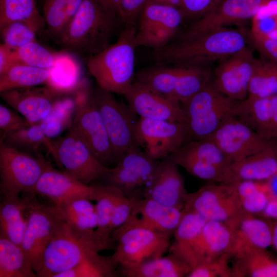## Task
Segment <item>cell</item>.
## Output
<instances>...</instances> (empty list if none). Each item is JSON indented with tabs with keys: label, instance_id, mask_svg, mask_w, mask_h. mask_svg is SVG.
<instances>
[{
	"label": "cell",
	"instance_id": "cell-17",
	"mask_svg": "<svg viewBox=\"0 0 277 277\" xmlns=\"http://www.w3.org/2000/svg\"><path fill=\"white\" fill-rule=\"evenodd\" d=\"M271 0H222L183 32L177 43L188 41L227 25L252 18Z\"/></svg>",
	"mask_w": 277,
	"mask_h": 277
},
{
	"label": "cell",
	"instance_id": "cell-40",
	"mask_svg": "<svg viewBox=\"0 0 277 277\" xmlns=\"http://www.w3.org/2000/svg\"><path fill=\"white\" fill-rule=\"evenodd\" d=\"M182 67L172 95L181 104L198 93L212 79L209 69L205 66Z\"/></svg>",
	"mask_w": 277,
	"mask_h": 277
},
{
	"label": "cell",
	"instance_id": "cell-8",
	"mask_svg": "<svg viewBox=\"0 0 277 277\" xmlns=\"http://www.w3.org/2000/svg\"><path fill=\"white\" fill-rule=\"evenodd\" d=\"M24 194L27 198V219L22 247L36 272L42 266L45 250L60 217L53 205L39 201L32 192Z\"/></svg>",
	"mask_w": 277,
	"mask_h": 277
},
{
	"label": "cell",
	"instance_id": "cell-42",
	"mask_svg": "<svg viewBox=\"0 0 277 277\" xmlns=\"http://www.w3.org/2000/svg\"><path fill=\"white\" fill-rule=\"evenodd\" d=\"M99 190L95 209L98 218L97 234L103 239L113 240L110 238V226L113 212L116 187L102 183H95Z\"/></svg>",
	"mask_w": 277,
	"mask_h": 277
},
{
	"label": "cell",
	"instance_id": "cell-19",
	"mask_svg": "<svg viewBox=\"0 0 277 277\" xmlns=\"http://www.w3.org/2000/svg\"><path fill=\"white\" fill-rule=\"evenodd\" d=\"M232 235L231 256L239 259L272 245V223L244 210L225 222Z\"/></svg>",
	"mask_w": 277,
	"mask_h": 277
},
{
	"label": "cell",
	"instance_id": "cell-22",
	"mask_svg": "<svg viewBox=\"0 0 277 277\" xmlns=\"http://www.w3.org/2000/svg\"><path fill=\"white\" fill-rule=\"evenodd\" d=\"M32 192L55 207L78 199L96 201L99 197V190L95 183L85 185L52 166L44 171Z\"/></svg>",
	"mask_w": 277,
	"mask_h": 277
},
{
	"label": "cell",
	"instance_id": "cell-3",
	"mask_svg": "<svg viewBox=\"0 0 277 277\" xmlns=\"http://www.w3.org/2000/svg\"><path fill=\"white\" fill-rule=\"evenodd\" d=\"M120 21L122 22L97 0H84L77 13L57 38L67 50L91 56L110 45Z\"/></svg>",
	"mask_w": 277,
	"mask_h": 277
},
{
	"label": "cell",
	"instance_id": "cell-4",
	"mask_svg": "<svg viewBox=\"0 0 277 277\" xmlns=\"http://www.w3.org/2000/svg\"><path fill=\"white\" fill-rule=\"evenodd\" d=\"M136 31L135 23L125 24L113 44L88 57V69L101 89L124 95L131 87L135 76Z\"/></svg>",
	"mask_w": 277,
	"mask_h": 277
},
{
	"label": "cell",
	"instance_id": "cell-60",
	"mask_svg": "<svg viewBox=\"0 0 277 277\" xmlns=\"http://www.w3.org/2000/svg\"><path fill=\"white\" fill-rule=\"evenodd\" d=\"M153 2L161 4L176 7L179 9L181 7V0H151Z\"/></svg>",
	"mask_w": 277,
	"mask_h": 277
},
{
	"label": "cell",
	"instance_id": "cell-57",
	"mask_svg": "<svg viewBox=\"0 0 277 277\" xmlns=\"http://www.w3.org/2000/svg\"><path fill=\"white\" fill-rule=\"evenodd\" d=\"M46 134L50 138L54 137L61 133L63 125L58 121H52L48 122H41Z\"/></svg>",
	"mask_w": 277,
	"mask_h": 277
},
{
	"label": "cell",
	"instance_id": "cell-18",
	"mask_svg": "<svg viewBox=\"0 0 277 277\" xmlns=\"http://www.w3.org/2000/svg\"><path fill=\"white\" fill-rule=\"evenodd\" d=\"M257 61L253 50L247 46L223 59L214 70V85L231 99L244 100L247 96L249 84Z\"/></svg>",
	"mask_w": 277,
	"mask_h": 277
},
{
	"label": "cell",
	"instance_id": "cell-51",
	"mask_svg": "<svg viewBox=\"0 0 277 277\" xmlns=\"http://www.w3.org/2000/svg\"><path fill=\"white\" fill-rule=\"evenodd\" d=\"M220 2L221 0H181L180 10L184 17H202Z\"/></svg>",
	"mask_w": 277,
	"mask_h": 277
},
{
	"label": "cell",
	"instance_id": "cell-11",
	"mask_svg": "<svg viewBox=\"0 0 277 277\" xmlns=\"http://www.w3.org/2000/svg\"><path fill=\"white\" fill-rule=\"evenodd\" d=\"M110 238L117 243L112 254L119 265H131L163 256L169 249V238L142 227L114 230Z\"/></svg>",
	"mask_w": 277,
	"mask_h": 277
},
{
	"label": "cell",
	"instance_id": "cell-55",
	"mask_svg": "<svg viewBox=\"0 0 277 277\" xmlns=\"http://www.w3.org/2000/svg\"><path fill=\"white\" fill-rule=\"evenodd\" d=\"M108 12L116 15L124 23V15L122 7V0H97Z\"/></svg>",
	"mask_w": 277,
	"mask_h": 277
},
{
	"label": "cell",
	"instance_id": "cell-29",
	"mask_svg": "<svg viewBox=\"0 0 277 277\" xmlns=\"http://www.w3.org/2000/svg\"><path fill=\"white\" fill-rule=\"evenodd\" d=\"M272 102L271 96L265 98L247 97L238 101L234 115L265 140L271 136Z\"/></svg>",
	"mask_w": 277,
	"mask_h": 277
},
{
	"label": "cell",
	"instance_id": "cell-56",
	"mask_svg": "<svg viewBox=\"0 0 277 277\" xmlns=\"http://www.w3.org/2000/svg\"><path fill=\"white\" fill-rule=\"evenodd\" d=\"M83 1L84 0H66L65 26L77 13Z\"/></svg>",
	"mask_w": 277,
	"mask_h": 277
},
{
	"label": "cell",
	"instance_id": "cell-27",
	"mask_svg": "<svg viewBox=\"0 0 277 277\" xmlns=\"http://www.w3.org/2000/svg\"><path fill=\"white\" fill-rule=\"evenodd\" d=\"M231 245V233L227 224L224 222L207 221L193 247L192 268L223 254L230 255Z\"/></svg>",
	"mask_w": 277,
	"mask_h": 277
},
{
	"label": "cell",
	"instance_id": "cell-26",
	"mask_svg": "<svg viewBox=\"0 0 277 277\" xmlns=\"http://www.w3.org/2000/svg\"><path fill=\"white\" fill-rule=\"evenodd\" d=\"M179 166L170 156L162 159L152 178L145 186L143 197L184 209L188 193Z\"/></svg>",
	"mask_w": 277,
	"mask_h": 277
},
{
	"label": "cell",
	"instance_id": "cell-9",
	"mask_svg": "<svg viewBox=\"0 0 277 277\" xmlns=\"http://www.w3.org/2000/svg\"><path fill=\"white\" fill-rule=\"evenodd\" d=\"M92 95L103 119L117 163L135 143L138 119L130 107L116 100L112 93L99 87Z\"/></svg>",
	"mask_w": 277,
	"mask_h": 277
},
{
	"label": "cell",
	"instance_id": "cell-12",
	"mask_svg": "<svg viewBox=\"0 0 277 277\" xmlns=\"http://www.w3.org/2000/svg\"><path fill=\"white\" fill-rule=\"evenodd\" d=\"M58 160L57 165L64 172L89 185L99 180L109 168L103 165L88 146L70 128L64 136L53 141Z\"/></svg>",
	"mask_w": 277,
	"mask_h": 277
},
{
	"label": "cell",
	"instance_id": "cell-15",
	"mask_svg": "<svg viewBox=\"0 0 277 277\" xmlns=\"http://www.w3.org/2000/svg\"><path fill=\"white\" fill-rule=\"evenodd\" d=\"M184 209L207 221L224 223L244 210L233 185L222 183L206 185L188 193Z\"/></svg>",
	"mask_w": 277,
	"mask_h": 277
},
{
	"label": "cell",
	"instance_id": "cell-37",
	"mask_svg": "<svg viewBox=\"0 0 277 277\" xmlns=\"http://www.w3.org/2000/svg\"><path fill=\"white\" fill-rule=\"evenodd\" d=\"M182 67L159 65L141 70L135 74L134 82L163 95L172 97Z\"/></svg>",
	"mask_w": 277,
	"mask_h": 277
},
{
	"label": "cell",
	"instance_id": "cell-39",
	"mask_svg": "<svg viewBox=\"0 0 277 277\" xmlns=\"http://www.w3.org/2000/svg\"><path fill=\"white\" fill-rule=\"evenodd\" d=\"M277 94V63L263 57L258 59L250 79L248 97L265 98Z\"/></svg>",
	"mask_w": 277,
	"mask_h": 277
},
{
	"label": "cell",
	"instance_id": "cell-10",
	"mask_svg": "<svg viewBox=\"0 0 277 277\" xmlns=\"http://www.w3.org/2000/svg\"><path fill=\"white\" fill-rule=\"evenodd\" d=\"M159 162L137 146L129 149L116 165L99 180L118 188L129 199L143 198L144 189L154 175Z\"/></svg>",
	"mask_w": 277,
	"mask_h": 277
},
{
	"label": "cell",
	"instance_id": "cell-30",
	"mask_svg": "<svg viewBox=\"0 0 277 277\" xmlns=\"http://www.w3.org/2000/svg\"><path fill=\"white\" fill-rule=\"evenodd\" d=\"M0 204V234L22 246L27 224L26 196L2 195Z\"/></svg>",
	"mask_w": 277,
	"mask_h": 277
},
{
	"label": "cell",
	"instance_id": "cell-43",
	"mask_svg": "<svg viewBox=\"0 0 277 277\" xmlns=\"http://www.w3.org/2000/svg\"><path fill=\"white\" fill-rule=\"evenodd\" d=\"M15 51L22 64L48 70L53 68L59 57L36 41L16 49Z\"/></svg>",
	"mask_w": 277,
	"mask_h": 277
},
{
	"label": "cell",
	"instance_id": "cell-61",
	"mask_svg": "<svg viewBox=\"0 0 277 277\" xmlns=\"http://www.w3.org/2000/svg\"><path fill=\"white\" fill-rule=\"evenodd\" d=\"M277 252V220L272 223V245Z\"/></svg>",
	"mask_w": 277,
	"mask_h": 277
},
{
	"label": "cell",
	"instance_id": "cell-6",
	"mask_svg": "<svg viewBox=\"0 0 277 277\" xmlns=\"http://www.w3.org/2000/svg\"><path fill=\"white\" fill-rule=\"evenodd\" d=\"M51 165L39 153L35 156L5 143L0 138V188L2 195L32 192Z\"/></svg>",
	"mask_w": 277,
	"mask_h": 277
},
{
	"label": "cell",
	"instance_id": "cell-20",
	"mask_svg": "<svg viewBox=\"0 0 277 277\" xmlns=\"http://www.w3.org/2000/svg\"><path fill=\"white\" fill-rule=\"evenodd\" d=\"M130 216L116 229L142 227L155 231L169 238L174 234L184 213V209L167 206L146 198L130 199Z\"/></svg>",
	"mask_w": 277,
	"mask_h": 277
},
{
	"label": "cell",
	"instance_id": "cell-47",
	"mask_svg": "<svg viewBox=\"0 0 277 277\" xmlns=\"http://www.w3.org/2000/svg\"><path fill=\"white\" fill-rule=\"evenodd\" d=\"M253 47L261 54L262 57L277 63V38L250 30L246 34Z\"/></svg>",
	"mask_w": 277,
	"mask_h": 277
},
{
	"label": "cell",
	"instance_id": "cell-62",
	"mask_svg": "<svg viewBox=\"0 0 277 277\" xmlns=\"http://www.w3.org/2000/svg\"><path fill=\"white\" fill-rule=\"evenodd\" d=\"M221 1H222V0H221Z\"/></svg>",
	"mask_w": 277,
	"mask_h": 277
},
{
	"label": "cell",
	"instance_id": "cell-25",
	"mask_svg": "<svg viewBox=\"0 0 277 277\" xmlns=\"http://www.w3.org/2000/svg\"><path fill=\"white\" fill-rule=\"evenodd\" d=\"M124 96L129 106L140 117L185 123L181 104L172 97L135 82Z\"/></svg>",
	"mask_w": 277,
	"mask_h": 277
},
{
	"label": "cell",
	"instance_id": "cell-45",
	"mask_svg": "<svg viewBox=\"0 0 277 277\" xmlns=\"http://www.w3.org/2000/svg\"><path fill=\"white\" fill-rule=\"evenodd\" d=\"M66 0H45L44 18L48 31L57 37L65 26Z\"/></svg>",
	"mask_w": 277,
	"mask_h": 277
},
{
	"label": "cell",
	"instance_id": "cell-28",
	"mask_svg": "<svg viewBox=\"0 0 277 277\" xmlns=\"http://www.w3.org/2000/svg\"><path fill=\"white\" fill-rule=\"evenodd\" d=\"M118 273L125 277H184L192 269L190 265L170 253L131 265H119Z\"/></svg>",
	"mask_w": 277,
	"mask_h": 277
},
{
	"label": "cell",
	"instance_id": "cell-44",
	"mask_svg": "<svg viewBox=\"0 0 277 277\" xmlns=\"http://www.w3.org/2000/svg\"><path fill=\"white\" fill-rule=\"evenodd\" d=\"M0 30L3 44L13 49L36 41V32L24 22H12Z\"/></svg>",
	"mask_w": 277,
	"mask_h": 277
},
{
	"label": "cell",
	"instance_id": "cell-14",
	"mask_svg": "<svg viewBox=\"0 0 277 277\" xmlns=\"http://www.w3.org/2000/svg\"><path fill=\"white\" fill-rule=\"evenodd\" d=\"M189 141L185 123L140 117L135 130V143L155 160L169 156Z\"/></svg>",
	"mask_w": 277,
	"mask_h": 277
},
{
	"label": "cell",
	"instance_id": "cell-54",
	"mask_svg": "<svg viewBox=\"0 0 277 277\" xmlns=\"http://www.w3.org/2000/svg\"><path fill=\"white\" fill-rule=\"evenodd\" d=\"M18 64L22 63L18 59L15 50L1 43L0 45V73L11 66Z\"/></svg>",
	"mask_w": 277,
	"mask_h": 277
},
{
	"label": "cell",
	"instance_id": "cell-35",
	"mask_svg": "<svg viewBox=\"0 0 277 277\" xmlns=\"http://www.w3.org/2000/svg\"><path fill=\"white\" fill-rule=\"evenodd\" d=\"M50 78V70L24 64H16L0 73V92L37 87L47 84Z\"/></svg>",
	"mask_w": 277,
	"mask_h": 277
},
{
	"label": "cell",
	"instance_id": "cell-59",
	"mask_svg": "<svg viewBox=\"0 0 277 277\" xmlns=\"http://www.w3.org/2000/svg\"><path fill=\"white\" fill-rule=\"evenodd\" d=\"M269 196L277 200V174L266 181Z\"/></svg>",
	"mask_w": 277,
	"mask_h": 277
},
{
	"label": "cell",
	"instance_id": "cell-49",
	"mask_svg": "<svg viewBox=\"0 0 277 277\" xmlns=\"http://www.w3.org/2000/svg\"><path fill=\"white\" fill-rule=\"evenodd\" d=\"M30 124L16 111L0 105V129L2 134H7L28 126Z\"/></svg>",
	"mask_w": 277,
	"mask_h": 277
},
{
	"label": "cell",
	"instance_id": "cell-24",
	"mask_svg": "<svg viewBox=\"0 0 277 277\" xmlns=\"http://www.w3.org/2000/svg\"><path fill=\"white\" fill-rule=\"evenodd\" d=\"M209 137L231 162L260 151L269 140L262 138L235 116L224 122Z\"/></svg>",
	"mask_w": 277,
	"mask_h": 277
},
{
	"label": "cell",
	"instance_id": "cell-1",
	"mask_svg": "<svg viewBox=\"0 0 277 277\" xmlns=\"http://www.w3.org/2000/svg\"><path fill=\"white\" fill-rule=\"evenodd\" d=\"M247 42L243 31L223 27L188 41L168 44L155 49L152 55L160 65L205 66L239 52Z\"/></svg>",
	"mask_w": 277,
	"mask_h": 277
},
{
	"label": "cell",
	"instance_id": "cell-52",
	"mask_svg": "<svg viewBox=\"0 0 277 277\" xmlns=\"http://www.w3.org/2000/svg\"><path fill=\"white\" fill-rule=\"evenodd\" d=\"M70 225L83 230H92L96 228L98 218L96 210L74 215L63 219Z\"/></svg>",
	"mask_w": 277,
	"mask_h": 277
},
{
	"label": "cell",
	"instance_id": "cell-7",
	"mask_svg": "<svg viewBox=\"0 0 277 277\" xmlns=\"http://www.w3.org/2000/svg\"><path fill=\"white\" fill-rule=\"evenodd\" d=\"M75 114L69 128L84 141L105 166L117 163L102 116L92 95L85 89L76 97Z\"/></svg>",
	"mask_w": 277,
	"mask_h": 277
},
{
	"label": "cell",
	"instance_id": "cell-23",
	"mask_svg": "<svg viewBox=\"0 0 277 277\" xmlns=\"http://www.w3.org/2000/svg\"><path fill=\"white\" fill-rule=\"evenodd\" d=\"M277 174V138L269 140L260 151L225 167L216 182H265Z\"/></svg>",
	"mask_w": 277,
	"mask_h": 277
},
{
	"label": "cell",
	"instance_id": "cell-32",
	"mask_svg": "<svg viewBox=\"0 0 277 277\" xmlns=\"http://www.w3.org/2000/svg\"><path fill=\"white\" fill-rule=\"evenodd\" d=\"M1 137L5 144L18 149H26L39 153L41 146L46 147L58 164L56 149L53 141L45 133L42 122L30 124L16 131L2 134Z\"/></svg>",
	"mask_w": 277,
	"mask_h": 277
},
{
	"label": "cell",
	"instance_id": "cell-21",
	"mask_svg": "<svg viewBox=\"0 0 277 277\" xmlns=\"http://www.w3.org/2000/svg\"><path fill=\"white\" fill-rule=\"evenodd\" d=\"M63 92L51 85L9 90L0 92L1 98L30 124L41 122L48 117Z\"/></svg>",
	"mask_w": 277,
	"mask_h": 277
},
{
	"label": "cell",
	"instance_id": "cell-31",
	"mask_svg": "<svg viewBox=\"0 0 277 277\" xmlns=\"http://www.w3.org/2000/svg\"><path fill=\"white\" fill-rule=\"evenodd\" d=\"M206 221L200 214L184 209L182 218L174 233V241L170 245L169 253L191 266L193 246Z\"/></svg>",
	"mask_w": 277,
	"mask_h": 277
},
{
	"label": "cell",
	"instance_id": "cell-16",
	"mask_svg": "<svg viewBox=\"0 0 277 277\" xmlns=\"http://www.w3.org/2000/svg\"><path fill=\"white\" fill-rule=\"evenodd\" d=\"M169 156L191 175L214 181L231 163L209 137L186 142Z\"/></svg>",
	"mask_w": 277,
	"mask_h": 277
},
{
	"label": "cell",
	"instance_id": "cell-38",
	"mask_svg": "<svg viewBox=\"0 0 277 277\" xmlns=\"http://www.w3.org/2000/svg\"><path fill=\"white\" fill-rule=\"evenodd\" d=\"M94 251L85 256L74 267L55 277H115L118 276V264L112 255L104 256Z\"/></svg>",
	"mask_w": 277,
	"mask_h": 277
},
{
	"label": "cell",
	"instance_id": "cell-46",
	"mask_svg": "<svg viewBox=\"0 0 277 277\" xmlns=\"http://www.w3.org/2000/svg\"><path fill=\"white\" fill-rule=\"evenodd\" d=\"M231 256L223 254L213 260L200 263L193 268L187 277H231L232 268L228 264Z\"/></svg>",
	"mask_w": 277,
	"mask_h": 277
},
{
	"label": "cell",
	"instance_id": "cell-34",
	"mask_svg": "<svg viewBox=\"0 0 277 277\" xmlns=\"http://www.w3.org/2000/svg\"><path fill=\"white\" fill-rule=\"evenodd\" d=\"M14 22H24L36 32L45 27L35 0H0V29Z\"/></svg>",
	"mask_w": 277,
	"mask_h": 277
},
{
	"label": "cell",
	"instance_id": "cell-53",
	"mask_svg": "<svg viewBox=\"0 0 277 277\" xmlns=\"http://www.w3.org/2000/svg\"><path fill=\"white\" fill-rule=\"evenodd\" d=\"M149 0H122V7L124 15V23H135L138 15Z\"/></svg>",
	"mask_w": 277,
	"mask_h": 277
},
{
	"label": "cell",
	"instance_id": "cell-58",
	"mask_svg": "<svg viewBox=\"0 0 277 277\" xmlns=\"http://www.w3.org/2000/svg\"><path fill=\"white\" fill-rule=\"evenodd\" d=\"M272 114L271 136L272 138H277V94L271 96Z\"/></svg>",
	"mask_w": 277,
	"mask_h": 277
},
{
	"label": "cell",
	"instance_id": "cell-13",
	"mask_svg": "<svg viewBox=\"0 0 277 277\" xmlns=\"http://www.w3.org/2000/svg\"><path fill=\"white\" fill-rule=\"evenodd\" d=\"M184 17L176 7L149 0L143 8L135 34L137 47L155 49L168 44Z\"/></svg>",
	"mask_w": 277,
	"mask_h": 277
},
{
	"label": "cell",
	"instance_id": "cell-48",
	"mask_svg": "<svg viewBox=\"0 0 277 277\" xmlns=\"http://www.w3.org/2000/svg\"><path fill=\"white\" fill-rule=\"evenodd\" d=\"M131 204L130 199L116 187L115 202L110 230L111 233L124 224L130 215Z\"/></svg>",
	"mask_w": 277,
	"mask_h": 277
},
{
	"label": "cell",
	"instance_id": "cell-36",
	"mask_svg": "<svg viewBox=\"0 0 277 277\" xmlns=\"http://www.w3.org/2000/svg\"><path fill=\"white\" fill-rule=\"evenodd\" d=\"M236 260L232 268V276L277 277V257L266 249L255 250Z\"/></svg>",
	"mask_w": 277,
	"mask_h": 277
},
{
	"label": "cell",
	"instance_id": "cell-41",
	"mask_svg": "<svg viewBox=\"0 0 277 277\" xmlns=\"http://www.w3.org/2000/svg\"><path fill=\"white\" fill-rule=\"evenodd\" d=\"M232 184L244 211L254 214L266 208L269 195L266 181H242Z\"/></svg>",
	"mask_w": 277,
	"mask_h": 277
},
{
	"label": "cell",
	"instance_id": "cell-50",
	"mask_svg": "<svg viewBox=\"0 0 277 277\" xmlns=\"http://www.w3.org/2000/svg\"><path fill=\"white\" fill-rule=\"evenodd\" d=\"M55 208L58 216L62 220L96 210L95 205L92 204L91 201L85 199L73 200Z\"/></svg>",
	"mask_w": 277,
	"mask_h": 277
},
{
	"label": "cell",
	"instance_id": "cell-5",
	"mask_svg": "<svg viewBox=\"0 0 277 277\" xmlns=\"http://www.w3.org/2000/svg\"><path fill=\"white\" fill-rule=\"evenodd\" d=\"M237 102L220 92L211 79L201 91L181 104L189 141L211 136L224 122L234 116Z\"/></svg>",
	"mask_w": 277,
	"mask_h": 277
},
{
	"label": "cell",
	"instance_id": "cell-2",
	"mask_svg": "<svg viewBox=\"0 0 277 277\" xmlns=\"http://www.w3.org/2000/svg\"><path fill=\"white\" fill-rule=\"evenodd\" d=\"M115 243L101 238L95 230L81 229L60 217L45 250L42 266L36 272L37 276L55 277L74 267L92 252L115 250Z\"/></svg>",
	"mask_w": 277,
	"mask_h": 277
},
{
	"label": "cell",
	"instance_id": "cell-33",
	"mask_svg": "<svg viewBox=\"0 0 277 277\" xmlns=\"http://www.w3.org/2000/svg\"><path fill=\"white\" fill-rule=\"evenodd\" d=\"M22 246L0 234V277H36Z\"/></svg>",
	"mask_w": 277,
	"mask_h": 277
}]
</instances>
